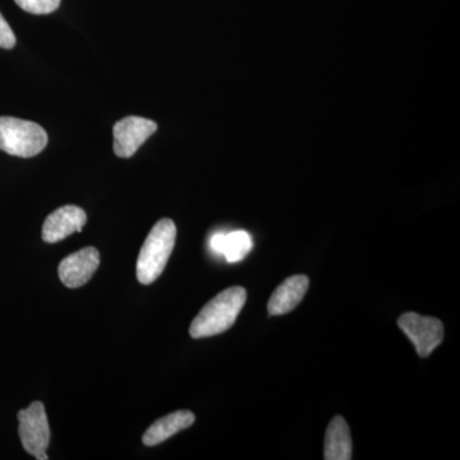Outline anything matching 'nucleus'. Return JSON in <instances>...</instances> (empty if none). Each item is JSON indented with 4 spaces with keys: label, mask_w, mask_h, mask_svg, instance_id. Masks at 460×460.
Listing matches in <instances>:
<instances>
[{
    "label": "nucleus",
    "mask_w": 460,
    "mask_h": 460,
    "mask_svg": "<svg viewBox=\"0 0 460 460\" xmlns=\"http://www.w3.org/2000/svg\"><path fill=\"white\" fill-rule=\"evenodd\" d=\"M352 436L349 426L341 416L330 420L326 429L323 458L326 460H350L353 458Z\"/></svg>",
    "instance_id": "nucleus-11"
},
{
    "label": "nucleus",
    "mask_w": 460,
    "mask_h": 460,
    "mask_svg": "<svg viewBox=\"0 0 460 460\" xmlns=\"http://www.w3.org/2000/svg\"><path fill=\"white\" fill-rule=\"evenodd\" d=\"M18 434L26 452L36 459L47 460L50 429L44 404L33 402L26 410L18 411Z\"/></svg>",
    "instance_id": "nucleus-4"
},
{
    "label": "nucleus",
    "mask_w": 460,
    "mask_h": 460,
    "mask_svg": "<svg viewBox=\"0 0 460 460\" xmlns=\"http://www.w3.org/2000/svg\"><path fill=\"white\" fill-rule=\"evenodd\" d=\"M177 228L171 219L157 222L145 239L137 260V279L144 286L156 281L164 271L174 248Z\"/></svg>",
    "instance_id": "nucleus-2"
},
{
    "label": "nucleus",
    "mask_w": 460,
    "mask_h": 460,
    "mask_svg": "<svg viewBox=\"0 0 460 460\" xmlns=\"http://www.w3.org/2000/svg\"><path fill=\"white\" fill-rule=\"evenodd\" d=\"M86 222L87 215L83 208L75 205L62 206L45 220L42 239L47 243H57L75 232H81Z\"/></svg>",
    "instance_id": "nucleus-8"
},
{
    "label": "nucleus",
    "mask_w": 460,
    "mask_h": 460,
    "mask_svg": "<svg viewBox=\"0 0 460 460\" xmlns=\"http://www.w3.org/2000/svg\"><path fill=\"white\" fill-rule=\"evenodd\" d=\"M48 145V133L38 123L0 117V150L9 155L32 157Z\"/></svg>",
    "instance_id": "nucleus-3"
},
{
    "label": "nucleus",
    "mask_w": 460,
    "mask_h": 460,
    "mask_svg": "<svg viewBox=\"0 0 460 460\" xmlns=\"http://www.w3.org/2000/svg\"><path fill=\"white\" fill-rule=\"evenodd\" d=\"M398 325L422 358L429 357L438 345L443 343L444 325L435 317L407 313L399 317Z\"/></svg>",
    "instance_id": "nucleus-5"
},
{
    "label": "nucleus",
    "mask_w": 460,
    "mask_h": 460,
    "mask_svg": "<svg viewBox=\"0 0 460 460\" xmlns=\"http://www.w3.org/2000/svg\"><path fill=\"white\" fill-rule=\"evenodd\" d=\"M310 287V279L305 275H295L280 284L271 296L268 311L271 316H280L292 313L301 304Z\"/></svg>",
    "instance_id": "nucleus-9"
},
{
    "label": "nucleus",
    "mask_w": 460,
    "mask_h": 460,
    "mask_svg": "<svg viewBox=\"0 0 460 460\" xmlns=\"http://www.w3.org/2000/svg\"><path fill=\"white\" fill-rule=\"evenodd\" d=\"M157 131L154 120L142 117H126L114 124L115 155L128 159L137 153L142 146Z\"/></svg>",
    "instance_id": "nucleus-6"
},
{
    "label": "nucleus",
    "mask_w": 460,
    "mask_h": 460,
    "mask_svg": "<svg viewBox=\"0 0 460 460\" xmlns=\"http://www.w3.org/2000/svg\"><path fill=\"white\" fill-rule=\"evenodd\" d=\"M18 7L32 14H50L60 5V0H14Z\"/></svg>",
    "instance_id": "nucleus-13"
},
{
    "label": "nucleus",
    "mask_w": 460,
    "mask_h": 460,
    "mask_svg": "<svg viewBox=\"0 0 460 460\" xmlns=\"http://www.w3.org/2000/svg\"><path fill=\"white\" fill-rule=\"evenodd\" d=\"M252 238L246 230L217 233L210 238V248L217 255L226 257L228 262H238L252 250Z\"/></svg>",
    "instance_id": "nucleus-12"
},
{
    "label": "nucleus",
    "mask_w": 460,
    "mask_h": 460,
    "mask_svg": "<svg viewBox=\"0 0 460 460\" xmlns=\"http://www.w3.org/2000/svg\"><path fill=\"white\" fill-rule=\"evenodd\" d=\"M14 45H16V36H14L13 30L0 13V48L13 49Z\"/></svg>",
    "instance_id": "nucleus-14"
},
{
    "label": "nucleus",
    "mask_w": 460,
    "mask_h": 460,
    "mask_svg": "<svg viewBox=\"0 0 460 460\" xmlns=\"http://www.w3.org/2000/svg\"><path fill=\"white\" fill-rule=\"evenodd\" d=\"M100 265V253L96 248L86 247L62 260L58 274L66 288L84 286L93 277Z\"/></svg>",
    "instance_id": "nucleus-7"
},
{
    "label": "nucleus",
    "mask_w": 460,
    "mask_h": 460,
    "mask_svg": "<svg viewBox=\"0 0 460 460\" xmlns=\"http://www.w3.org/2000/svg\"><path fill=\"white\" fill-rule=\"evenodd\" d=\"M244 288L232 287L223 290L199 311L190 328V337L210 338L223 334L234 325L238 314L246 304Z\"/></svg>",
    "instance_id": "nucleus-1"
},
{
    "label": "nucleus",
    "mask_w": 460,
    "mask_h": 460,
    "mask_svg": "<svg viewBox=\"0 0 460 460\" xmlns=\"http://www.w3.org/2000/svg\"><path fill=\"white\" fill-rule=\"evenodd\" d=\"M195 420V414L190 411H172L163 419L155 420L145 432L142 441L146 447H155V445L164 443L172 436L190 428Z\"/></svg>",
    "instance_id": "nucleus-10"
}]
</instances>
